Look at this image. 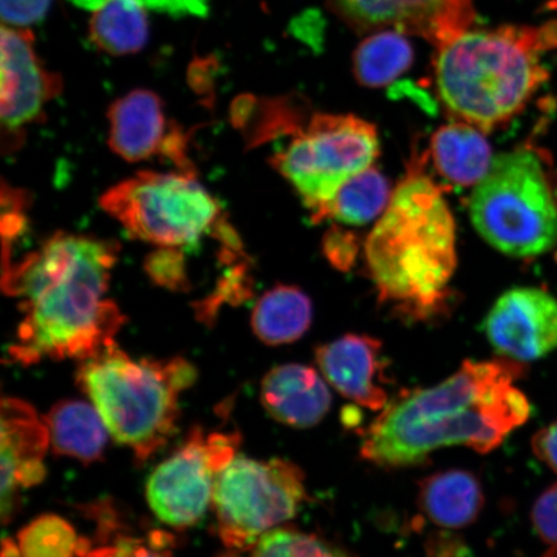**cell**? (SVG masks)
<instances>
[{
    "instance_id": "cell-1",
    "label": "cell",
    "mask_w": 557,
    "mask_h": 557,
    "mask_svg": "<svg viewBox=\"0 0 557 557\" xmlns=\"http://www.w3.org/2000/svg\"><path fill=\"white\" fill-rule=\"evenodd\" d=\"M117 253L113 240L61 232L3 270V288L23 312L9 348L13 363H82L115 345L124 315L107 294Z\"/></svg>"
},
{
    "instance_id": "cell-2",
    "label": "cell",
    "mask_w": 557,
    "mask_h": 557,
    "mask_svg": "<svg viewBox=\"0 0 557 557\" xmlns=\"http://www.w3.org/2000/svg\"><path fill=\"white\" fill-rule=\"evenodd\" d=\"M522 372L519 361L507 358L466 360L437 385L388 403L364 431L361 457L383 469H404L456 445L486 455L531 416V404L515 386Z\"/></svg>"
},
{
    "instance_id": "cell-3",
    "label": "cell",
    "mask_w": 557,
    "mask_h": 557,
    "mask_svg": "<svg viewBox=\"0 0 557 557\" xmlns=\"http://www.w3.org/2000/svg\"><path fill=\"white\" fill-rule=\"evenodd\" d=\"M456 221L441 187L424 174H409L366 242L381 301L410 320L434 318L456 271Z\"/></svg>"
},
{
    "instance_id": "cell-4",
    "label": "cell",
    "mask_w": 557,
    "mask_h": 557,
    "mask_svg": "<svg viewBox=\"0 0 557 557\" xmlns=\"http://www.w3.org/2000/svg\"><path fill=\"white\" fill-rule=\"evenodd\" d=\"M557 50V21L469 29L437 48L435 87L459 122L491 131L512 120L545 85L543 58Z\"/></svg>"
},
{
    "instance_id": "cell-5",
    "label": "cell",
    "mask_w": 557,
    "mask_h": 557,
    "mask_svg": "<svg viewBox=\"0 0 557 557\" xmlns=\"http://www.w3.org/2000/svg\"><path fill=\"white\" fill-rule=\"evenodd\" d=\"M195 381L197 369L184 358L136 360L116 344L82 361L76 372V385L137 463L148 462L176 434L181 394Z\"/></svg>"
},
{
    "instance_id": "cell-6",
    "label": "cell",
    "mask_w": 557,
    "mask_h": 557,
    "mask_svg": "<svg viewBox=\"0 0 557 557\" xmlns=\"http://www.w3.org/2000/svg\"><path fill=\"white\" fill-rule=\"evenodd\" d=\"M469 209L478 234L504 255L529 259L557 244V203L532 150L494 157L490 172L472 191Z\"/></svg>"
},
{
    "instance_id": "cell-7",
    "label": "cell",
    "mask_w": 557,
    "mask_h": 557,
    "mask_svg": "<svg viewBox=\"0 0 557 557\" xmlns=\"http://www.w3.org/2000/svg\"><path fill=\"white\" fill-rule=\"evenodd\" d=\"M100 206L132 238L158 248L190 247L226 225L195 172H139L104 193Z\"/></svg>"
},
{
    "instance_id": "cell-8",
    "label": "cell",
    "mask_w": 557,
    "mask_h": 557,
    "mask_svg": "<svg viewBox=\"0 0 557 557\" xmlns=\"http://www.w3.org/2000/svg\"><path fill=\"white\" fill-rule=\"evenodd\" d=\"M305 499V476L297 465L236 455L214 483L219 537L227 548L247 552L264 534L294 519Z\"/></svg>"
},
{
    "instance_id": "cell-9",
    "label": "cell",
    "mask_w": 557,
    "mask_h": 557,
    "mask_svg": "<svg viewBox=\"0 0 557 557\" xmlns=\"http://www.w3.org/2000/svg\"><path fill=\"white\" fill-rule=\"evenodd\" d=\"M271 159L304 205L317 211L341 186L372 166L380 154L377 129L351 114H315Z\"/></svg>"
},
{
    "instance_id": "cell-10",
    "label": "cell",
    "mask_w": 557,
    "mask_h": 557,
    "mask_svg": "<svg viewBox=\"0 0 557 557\" xmlns=\"http://www.w3.org/2000/svg\"><path fill=\"white\" fill-rule=\"evenodd\" d=\"M238 447L239 434H206L194 426L146 483V498L156 517L180 531L197 525L212 503L219 472L238 455Z\"/></svg>"
},
{
    "instance_id": "cell-11",
    "label": "cell",
    "mask_w": 557,
    "mask_h": 557,
    "mask_svg": "<svg viewBox=\"0 0 557 557\" xmlns=\"http://www.w3.org/2000/svg\"><path fill=\"white\" fill-rule=\"evenodd\" d=\"M331 10L355 32L396 30L441 48L471 29L475 0H330Z\"/></svg>"
},
{
    "instance_id": "cell-12",
    "label": "cell",
    "mask_w": 557,
    "mask_h": 557,
    "mask_svg": "<svg viewBox=\"0 0 557 557\" xmlns=\"http://www.w3.org/2000/svg\"><path fill=\"white\" fill-rule=\"evenodd\" d=\"M0 46L3 150L12 152L23 143L26 128L41 121L47 103L60 95L62 81L41 64L29 30L3 25Z\"/></svg>"
},
{
    "instance_id": "cell-13",
    "label": "cell",
    "mask_w": 557,
    "mask_h": 557,
    "mask_svg": "<svg viewBox=\"0 0 557 557\" xmlns=\"http://www.w3.org/2000/svg\"><path fill=\"white\" fill-rule=\"evenodd\" d=\"M484 331L500 357L519 363L546 358L557 350V299L540 288L507 290L487 312Z\"/></svg>"
},
{
    "instance_id": "cell-14",
    "label": "cell",
    "mask_w": 557,
    "mask_h": 557,
    "mask_svg": "<svg viewBox=\"0 0 557 557\" xmlns=\"http://www.w3.org/2000/svg\"><path fill=\"white\" fill-rule=\"evenodd\" d=\"M109 144L127 162L162 157L178 171L195 172L187 156V137L166 121L163 102L150 90L136 89L116 100L109 110Z\"/></svg>"
},
{
    "instance_id": "cell-15",
    "label": "cell",
    "mask_w": 557,
    "mask_h": 557,
    "mask_svg": "<svg viewBox=\"0 0 557 557\" xmlns=\"http://www.w3.org/2000/svg\"><path fill=\"white\" fill-rule=\"evenodd\" d=\"M51 444L50 430L30 404L2 401V521L5 525L17 510L18 490L44 482V459Z\"/></svg>"
},
{
    "instance_id": "cell-16",
    "label": "cell",
    "mask_w": 557,
    "mask_h": 557,
    "mask_svg": "<svg viewBox=\"0 0 557 557\" xmlns=\"http://www.w3.org/2000/svg\"><path fill=\"white\" fill-rule=\"evenodd\" d=\"M317 363L325 381L367 409L381 412L388 404L382 344L366 334H346L318 347Z\"/></svg>"
},
{
    "instance_id": "cell-17",
    "label": "cell",
    "mask_w": 557,
    "mask_h": 557,
    "mask_svg": "<svg viewBox=\"0 0 557 557\" xmlns=\"http://www.w3.org/2000/svg\"><path fill=\"white\" fill-rule=\"evenodd\" d=\"M261 401L275 421L295 429H310L329 414L332 395L315 369L284 364L264 375Z\"/></svg>"
},
{
    "instance_id": "cell-18",
    "label": "cell",
    "mask_w": 557,
    "mask_h": 557,
    "mask_svg": "<svg viewBox=\"0 0 557 557\" xmlns=\"http://www.w3.org/2000/svg\"><path fill=\"white\" fill-rule=\"evenodd\" d=\"M418 503L437 527L462 529L479 518L484 506V493L473 473L448 470L422 480Z\"/></svg>"
},
{
    "instance_id": "cell-19",
    "label": "cell",
    "mask_w": 557,
    "mask_h": 557,
    "mask_svg": "<svg viewBox=\"0 0 557 557\" xmlns=\"http://www.w3.org/2000/svg\"><path fill=\"white\" fill-rule=\"evenodd\" d=\"M431 152L442 177L461 187L476 186L494 160L484 131L459 121L435 132Z\"/></svg>"
},
{
    "instance_id": "cell-20",
    "label": "cell",
    "mask_w": 557,
    "mask_h": 557,
    "mask_svg": "<svg viewBox=\"0 0 557 557\" xmlns=\"http://www.w3.org/2000/svg\"><path fill=\"white\" fill-rule=\"evenodd\" d=\"M55 455L89 465L102 458L109 430L95 406L82 400L55 404L45 417Z\"/></svg>"
},
{
    "instance_id": "cell-21",
    "label": "cell",
    "mask_w": 557,
    "mask_h": 557,
    "mask_svg": "<svg viewBox=\"0 0 557 557\" xmlns=\"http://www.w3.org/2000/svg\"><path fill=\"white\" fill-rule=\"evenodd\" d=\"M96 520L95 539L81 537L78 557H172V535L156 529L136 535L124 528L114 506L90 507Z\"/></svg>"
},
{
    "instance_id": "cell-22",
    "label": "cell",
    "mask_w": 557,
    "mask_h": 557,
    "mask_svg": "<svg viewBox=\"0 0 557 557\" xmlns=\"http://www.w3.org/2000/svg\"><path fill=\"white\" fill-rule=\"evenodd\" d=\"M312 322L311 299L292 285H277L257 301L252 329L263 344L270 346L296 343Z\"/></svg>"
},
{
    "instance_id": "cell-23",
    "label": "cell",
    "mask_w": 557,
    "mask_h": 557,
    "mask_svg": "<svg viewBox=\"0 0 557 557\" xmlns=\"http://www.w3.org/2000/svg\"><path fill=\"white\" fill-rule=\"evenodd\" d=\"M393 193L387 178L369 166L341 186L329 203L311 213V219L315 222L331 220L350 226L367 225L386 211Z\"/></svg>"
},
{
    "instance_id": "cell-24",
    "label": "cell",
    "mask_w": 557,
    "mask_h": 557,
    "mask_svg": "<svg viewBox=\"0 0 557 557\" xmlns=\"http://www.w3.org/2000/svg\"><path fill=\"white\" fill-rule=\"evenodd\" d=\"M149 37L146 9L137 0H108L95 11L89 38L101 51L124 55L143 50Z\"/></svg>"
},
{
    "instance_id": "cell-25",
    "label": "cell",
    "mask_w": 557,
    "mask_h": 557,
    "mask_svg": "<svg viewBox=\"0 0 557 557\" xmlns=\"http://www.w3.org/2000/svg\"><path fill=\"white\" fill-rule=\"evenodd\" d=\"M414 51L408 35L396 30L369 34L352 55L355 78L366 87L379 88L398 79L412 66Z\"/></svg>"
},
{
    "instance_id": "cell-26",
    "label": "cell",
    "mask_w": 557,
    "mask_h": 557,
    "mask_svg": "<svg viewBox=\"0 0 557 557\" xmlns=\"http://www.w3.org/2000/svg\"><path fill=\"white\" fill-rule=\"evenodd\" d=\"M81 537L58 515H41L17 535L21 557H78Z\"/></svg>"
},
{
    "instance_id": "cell-27",
    "label": "cell",
    "mask_w": 557,
    "mask_h": 557,
    "mask_svg": "<svg viewBox=\"0 0 557 557\" xmlns=\"http://www.w3.org/2000/svg\"><path fill=\"white\" fill-rule=\"evenodd\" d=\"M250 557H350L317 535L278 528L256 543Z\"/></svg>"
},
{
    "instance_id": "cell-28",
    "label": "cell",
    "mask_w": 557,
    "mask_h": 557,
    "mask_svg": "<svg viewBox=\"0 0 557 557\" xmlns=\"http://www.w3.org/2000/svg\"><path fill=\"white\" fill-rule=\"evenodd\" d=\"M145 269L160 287L172 290L187 288L186 260L181 248H158L146 259Z\"/></svg>"
},
{
    "instance_id": "cell-29",
    "label": "cell",
    "mask_w": 557,
    "mask_h": 557,
    "mask_svg": "<svg viewBox=\"0 0 557 557\" xmlns=\"http://www.w3.org/2000/svg\"><path fill=\"white\" fill-rule=\"evenodd\" d=\"M50 7L51 0H0L4 25L18 29L40 23Z\"/></svg>"
},
{
    "instance_id": "cell-30",
    "label": "cell",
    "mask_w": 557,
    "mask_h": 557,
    "mask_svg": "<svg viewBox=\"0 0 557 557\" xmlns=\"http://www.w3.org/2000/svg\"><path fill=\"white\" fill-rule=\"evenodd\" d=\"M532 520L540 537L557 546V483L541 494L533 507Z\"/></svg>"
},
{
    "instance_id": "cell-31",
    "label": "cell",
    "mask_w": 557,
    "mask_h": 557,
    "mask_svg": "<svg viewBox=\"0 0 557 557\" xmlns=\"http://www.w3.org/2000/svg\"><path fill=\"white\" fill-rule=\"evenodd\" d=\"M323 249L326 259L330 260L334 268L346 271L357 260L359 244L352 234L343 232L339 228H332L325 235Z\"/></svg>"
},
{
    "instance_id": "cell-32",
    "label": "cell",
    "mask_w": 557,
    "mask_h": 557,
    "mask_svg": "<svg viewBox=\"0 0 557 557\" xmlns=\"http://www.w3.org/2000/svg\"><path fill=\"white\" fill-rule=\"evenodd\" d=\"M146 10L166 13L173 17H206L209 0H137Z\"/></svg>"
},
{
    "instance_id": "cell-33",
    "label": "cell",
    "mask_w": 557,
    "mask_h": 557,
    "mask_svg": "<svg viewBox=\"0 0 557 557\" xmlns=\"http://www.w3.org/2000/svg\"><path fill=\"white\" fill-rule=\"evenodd\" d=\"M532 448L535 457L557 473V421L534 435Z\"/></svg>"
},
{
    "instance_id": "cell-34",
    "label": "cell",
    "mask_w": 557,
    "mask_h": 557,
    "mask_svg": "<svg viewBox=\"0 0 557 557\" xmlns=\"http://www.w3.org/2000/svg\"><path fill=\"white\" fill-rule=\"evenodd\" d=\"M70 2L81 7V9L97 11L101 9V7L107 3L108 0H70Z\"/></svg>"
},
{
    "instance_id": "cell-35",
    "label": "cell",
    "mask_w": 557,
    "mask_h": 557,
    "mask_svg": "<svg viewBox=\"0 0 557 557\" xmlns=\"http://www.w3.org/2000/svg\"><path fill=\"white\" fill-rule=\"evenodd\" d=\"M2 557H21L17 542L3 539Z\"/></svg>"
},
{
    "instance_id": "cell-36",
    "label": "cell",
    "mask_w": 557,
    "mask_h": 557,
    "mask_svg": "<svg viewBox=\"0 0 557 557\" xmlns=\"http://www.w3.org/2000/svg\"><path fill=\"white\" fill-rule=\"evenodd\" d=\"M547 5L549 9L557 11V0H547Z\"/></svg>"
},
{
    "instance_id": "cell-37",
    "label": "cell",
    "mask_w": 557,
    "mask_h": 557,
    "mask_svg": "<svg viewBox=\"0 0 557 557\" xmlns=\"http://www.w3.org/2000/svg\"><path fill=\"white\" fill-rule=\"evenodd\" d=\"M221 557H239V556L233 553V554H228V555L221 556Z\"/></svg>"
}]
</instances>
